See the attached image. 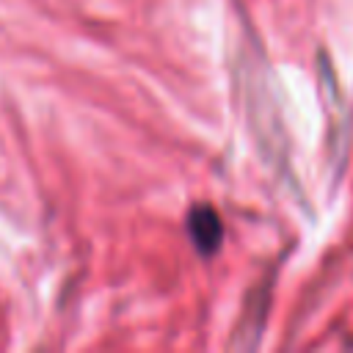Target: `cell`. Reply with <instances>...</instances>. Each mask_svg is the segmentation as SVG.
Instances as JSON below:
<instances>
[{
    "label": "cell",
    "mask_w": 353,
    "mask_h": 353,
    "mask_svg": "<svg viewBox=\"0 0 353 353\" xmlns=\"http://www.w3.org/2000/svg\"><path fill=\"white\" fill-rule=\"evenodd\" d=\"M188 226H190V234H193L196 248H201L204 254H210V251L218 248L223 229H221L218 215H215L210 207H196V210L190 212V223H188Z\"/></svg>",
    "instance_id": "obj_1"
}]
</instances>
